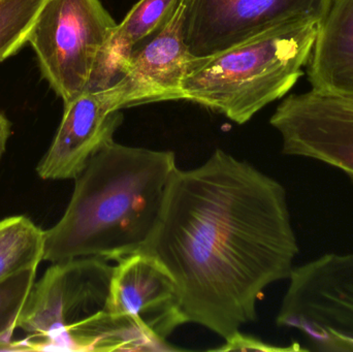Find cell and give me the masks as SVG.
<instances>
[{
  "instance_id": "6da1fadb",
  "label": "cell",
  "mask_w": 353,
  "mask_h": 352,
  "mask_svg": "<svg viewBox=\"0 0 353 352\" xmlns=\"http://www.w3.org/2000/svg\"><path fill=\"white\" fill-rule=\"evenodd\" d=\"M141 252L173 277L187 324L226 340L256 320L261 293L294 269L299 245L285 188L216 149L201 167L176 169Z\"/></svg>"
},
{
  "instance_id": "7a4b0ae2",
  "label": "cell",
  "mask_w": 353,
  "mask_h": 352,
  "mask_svg": "<svg viewBox=\"0 0 353 352\" xmlns=\"http://www.w3.org/2000/svg\"><path fill=\"white\" fill-rule=\"evenodd\" d=\"M176 169L173 151L108 143L74 179L63 216L46 231L43 260L118 262L142 251L157 229Z\"/></svg>"
},
{
  "instance_id": "3957f363",
  "label": "cell",
  "mask_w": 353,
  "mask_h": 352,
  "mask_svg": "<svg viewBox=\"0 0 353 352\" xmlns=\"http://www.w3.org/2000/svg\"><path fill=\"white\" fill-rule=\"evenodd\" d=\"M317 26L310 21L288 23L215 55L194 57L182 82L184 101L247 123L304 76Z\"/></svg>"
},
{
  "instance_id": "277c9868",
  "label": "cell",
  "mask_w": 353,
  "mask_h": 352,
  "mask_svg": "<svg viewBox=\"0 0 353 352\" xmlns=\"http://www.w3.org/2000/svg\"><path fill=\"white\" fill-rule=\"evenodd\" d=\"M114 268L81 258L53 262L34 282L17 329L25 351H141L111 311Z\"/></svg>"
},
{
  "instance_id": "5b68a950",
  "label": "cell",
  "mask_w": 353,
  "mask_h": 352,
  "mask_svg": "<svg viewBox=\"0 0 353 352\" xmlns=\"http://www.w3.org/2000/svg\"><path fill=\"white\" fill-rule=\"evenodd\" d=\"M117 23L101 0H47L27 43L43 78L68 103L88 88L95 62Z\"/></svg>"
},
{
  "instance_id": "8992f818",
  "label": "cell",
  "mask_w": 353,
  "mask_h": 352,
  "mask_svg": "<svg viewBox=\"0 0 353 352\" xmlns=\"http://www.w3.org/2000/svg\"><path fill=\"white\" fill-rule=\"evenodd\" d=\"M276 322L310 349L353 352V253H327L292 269Z\"/></svg>"
},
{
  "instance_id": "52a82bcc",
  "label": "cell",
  "mask_w": 353,
  "mask_h": 352,
  "mask_svg": "<svg viewBox=\"0 0 353 352\" xmlns=\"http://www.w3.org/2000/svg\"><path fill=\"white\" fill-rule=\"evenodd\" d=\"M189 53L208 57L288 23L323 18L331 0H181Z\"/></svg>"
},
{
  "instance_id": "ba28073f",
  "label": "cell",
  "mask_w": 353,
  "mask_h": 352,
  "mask_svg": "<svg viewBox=\"0 0 353 352\" xmlns=\"http://www.w3.org/2000/svg\"><path fill=\"white\" fill-rule=\"evenodd\" d=\"M111 311L141 351H173L168 338L187 324L173 277L150 254L118 262L111 283Z\"/></svg>"
},
{
  "instance_id": "9c48e42d",
  "label": "cell",
  "mask_w": 353,
  "mask_h": 352,
  "mask_svg": "<svg viewBox=\"0 0 353 352\" xmlns=\"http://www.w3.org/2000/svg\"><path fill=\"white\" fill-rule=\"evenodd\" d=\"M282 153L339 169L353 183V97L311 90L292 94L270 119Z\"/></svg>"
},
{
  "instance_id": "30bf717a",
  "label": "cell",
  "mask_w": 353,
  "mask_h": 352,
  "mask_svg": "<svg viewBox=\"0 0 353 352\" xmlns=\"http://www.w3.org/2000/svg\"><path fill=\"white\" fill-rule=\"evenodd\" d=\"M182 10L180 0L169 21L136 48L121 76L107 88L119 111L184 99L182 82L194 57L183 39Z\"/></svg>"
},
{
  "instance_id": "8fae6325",
  "label": "cell",
  "mask_w": 353,
  "mask_h": 352,
  "mask_svg": "<svg viewBox=\"0 0 353 352\" xmlns=\"http://www.w3.org/2000/svg\"><path fill=\"white\" fill-rule=\"evenodd\" d=\"M123 115L109 90L85 91L64 103L55 138L37 167L43 180L76 179L121 125Z\"/></svg>"
},
{
  "instance_id": "7c38bea8",
  "label": "cell",
  "mask_w": 353,
  "mask_h": 352,
  "mask_svg": "<svg viewBox=\"0 0 353 352\" xmlns=\"http://www.w3.org/2000/svg\"><path fill=\"white\" fill-rule=\"evenodd\" d=\"M307 66L313 90L353 97V0H331Z\"/></svg>"
},
{
  "instance_id": "4fadbf2b",
  "label": "cell",
  "mask_w": 353,
  "mask_h": 352,
  "mask_svg": "<svg viewBox=\"0 0 353 352\" xmlns=\"http://www.w3.org/2000/svg\"><path fill=\"white\" fill-rule=\"evenodd\" d=\"M180 0H140L114 29L95 62L86 91L109 88L121 76L137 47L150 39L175 12Z\"/></svg>"
},
{
  "instance_id": "5bb4252c",
  "label": "cell",
  "mask_w": 353,
  "mask_h": 352,
  "mask_svg": "<svg viewBox=\"0 0 353 352\" xmlns=\"http://www.w3.org/2000/svg\"><path fill=\"white\" fill-rule=\"evenodd\" d=\"M46 231L32 220L12 216L0 221V282L43 260Z\"/></svg>"
},
{
  "instance_id": "9a60e30c",
  "label": "cell",
  "mask_w": 353,
  "mask_h": 352,
  "mask_svg": "<svg viewBox=\"0 0 353 352\" xmlns=\"http://www.w3.org/2000/svg\"><path fill=\"white\" fill-rule=\"evenodd\" d=\"M47 0H0V62L20 51L28 41Z\"/></svg>"
},
{
  "instance_id": "2e32d148",
  "label": "cell",
  "mask_w": 353,
  "mask_h": 352,
  "mask_svg": "<svg viewBox=\"0 0 353 352\" xmlns=\"http://www.w3.org/2000/svg\"><path fill=\"white\" fill-rule=\"evenodd\" d=\"M37 277V269H29L0 282V345L10 342L17 330L19 316L26 303Z\"/></svg>"
},
{
  "instance_id": "e0dca14e",
  "label": "cell",
  "mask_w": 353,
  "mask_h": 352,
  "mask_svg": "<svg viewBox=\"0 0 353 352\" xmlns=\"http://www.w3.org/2000/svg\"><path fill=\"white\" fill-rule=\"evenodd\" d=\"M300 351V347H283L273 346L268 344L259 339L254 338L248 335L242 334L240 331L226 339L225 343L221 347L213 349L214 351Z\"/></svg>"
},
{
  "instance_id": "ac0fdd59",
  "label": "cell",
  "mask_w": 353,
  "mask_h": 352,
  "mask_svg": "<svg viewBox=\"0 0 353 352\" xmlns=\"http://www.w3.org/2000/svg\"><path fill=\"white\" fill-rule=\"evenodd\" d=\"M10 132H12V124L10 120L0 112V159L6 152Z\"/></svg>"
}]
</instances>
